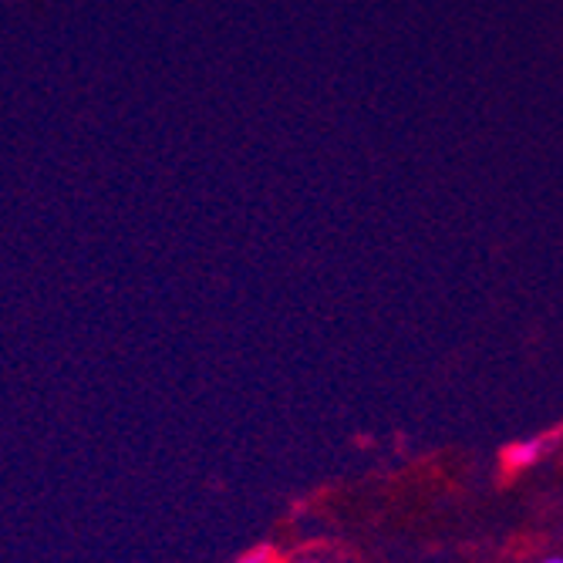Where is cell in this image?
<instances>
[{
  "mask_svg": "<svg viewBox=\"0 0 563 563\" xmlns=\"http://www.w3.org/2000/svg\"><path fill=\"white\" fill-rule=\"evenodd\" d=\"M300 563H321V560H300Z\"/></svg>",
  "mask_w": 563,
  "mask_h": 563,
  "instance_id": "277c9868",
  "label": "cell"
},
{
  "mask_svg": "<svg viewBox=\"0 0 563 563\" xmlns=\"http://www.w3.org/2000/svg\"><path fill=\"white\" fill-rule=\"evenodd\" d=\"M233 563H277V550L274 547H253V550L240 553Z\"/></svg>",
  "mask_w": 563,
  "mask_h": 563,
  "instance_id": "7a4b0ae2",
  "label": "cell"
},
{
  "mask_svg": "<svg viewBox=\"0 0 563 563\" xmlns=\"http://www.w3.org/2000/svg\"><path fill=\"white\" fill-rule=\"evenodd\" d=\"M540 563H563V556H547V560H540Z\"/></svg>",
  "mask_w": 563,
  "mask_h": 563,
  "instance_id": "3957f363",
  "label": "cell"
},
{
  "mask_svg": "<svg viewBox=\"0 0 563 563\" xmlns=\"http://www.w3.org/2000/svg\"><path fill=\"white\" fill-rule=\"evenodd\" d=\"M560 439H563V432H560V429H550V432L527 435V439H520V442H514V445H506V449H503V470H506V473H523V470L543 463L547 455L556 452Z\"/></svg>",
  "mask_w": 563,
  "mask_h": 563,
  "instance_id": "6da1fadb",
  "label": "cell"
}]
</instances>
